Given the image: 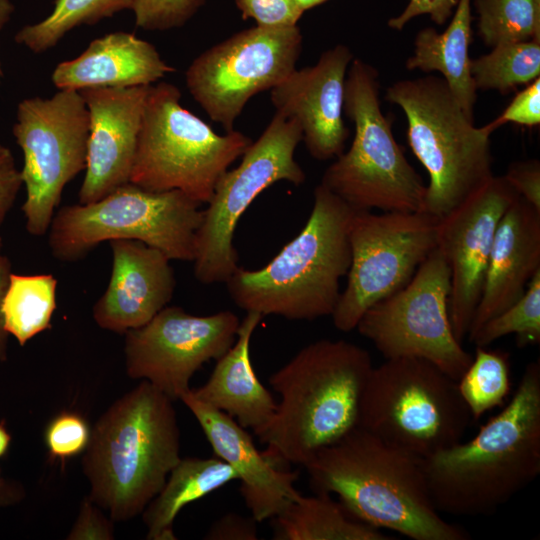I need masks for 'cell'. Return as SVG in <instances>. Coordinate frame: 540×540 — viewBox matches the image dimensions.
<instances>
[{"instance_id":"4fadbf2b","label":"cell","mask_w":540,"mask_h":540,"mask_svg":"<svg viewBox=\"0 0 540 540\" xmlns=\"http://www.w3.org/2000/svg\"><path fill=\"white\" fill-rule=\"evenodd\" d=\"M450 269L435 248L403 288L372 305L357 331L385 359H425L458 380L472 361L449 319Z\"/></svg>"},{"instance_id":"cb8c5ba5","label":"cell","mask_w":540,"mask_h":540,"mask_svg":"<svg viewBox=\"0 0 540 540\" xmlns=\"http://www.w3.org/2000/svg\"><path fill=\"white\" fill-rule=\"evenodd\" d=\"M247 312L234 344L216 360L208 380L192 394L205 404L232 417L243 428L260 433L271 421L277 402L260 382L251 363L250 342L262 319Z\"/></svg>"},{"instance_id":"8992f818","label":"cell","mask_w":540,"mask_h":540,"mask_svg":"<svg viewBox=\"0 0 540 540\" xmlns=\"http://www.w3.org/2000/svg\"><path fill=\"white\" fill-rule=\"evenodd\" d=\"M386 100L403 110L407 142L428 173L425 213L444 217L494 176V131L474 126L443 77L397 81Z\"/></svg>"},{"instance_id":"f35d334b","label":"cell","mask_w":540,"mask_h":540,"mask_svg":"<svg viewBox=\"0 0 540 540\" xmlns=\"http://www.w3.org/2000/svg\"><path fill=\"white\" fill-rule=\"evenodd\" d=\"M515 192L540 210V162L537 159L511 163L503 175Z\"/></svg>"},{"instance_id":"ffe728a7","label":"cell","mask_w":540,"mask_h":540,"mask_svg":"<svg viewBox=\"0 0 540 540\" xmlns=\"http://www.w3.org/2000/svg\"><path fill=\"white\" fill-rule=\"evenodd\" d=\"M179 400L197 420L215 455L236 472L245 505L258 523L272 519L300 498L294 485L298 472L260 452L232 417L198 400L191 388Z\"/></svg>"},{"instance_id":"1f68e13d","label":"cell","mask_w":540,"mask_h":540,"mask_svg":"<svg viewBox=\"0 0 540 540\" xmlns=\"http://www.w3.org/2000/svg\"><path fill=\"white\" fill-rule=\"evenodd\" d=\"M457 386L472 419H480L487 411L501 405L510 391L509 355L500 350L476 347Z\"/></svg>"},{"instance_id":"5b68a950","label":"cell","mask_w":540,"mask_h":540,"mask_svg":"<svg viewBox=\"0 0 540 540\" xmlns=\"http://www.w3.org/2000/svg\"><path fill=\"white\" fill-rule=\"evenodd\" d=\"M354 209L322 184L301 232L264 267H238L225 282L234 303L246 312L288 320L332 315L340 279L351 264L349 227Z\"/></svg>"},{"instance_id":"e0dca14e","label":"cell","mask_w":540,"mask_h":540,"mask_svg":"<svg viewBox=\"0 0 540 540\" xmlns=\"http://www.w3.org/2000/svg\"><path fill=\"white\" fill-rule=\"evenodd\" d=\"M519 197L504 176H493L438 219L436 248L450 269L449 319L461 344L481 298L498 224Z\"/></svg>"},{"instance_id":"52a82bcc","label":"cell","mask_w":540,"mask_h":540,"mask_svg":"<svg viewBox=\"0 0 540 540\" xmlns=\"http://www.w3.org/2000/svg\"><path fill=\"white\" fill-rule=\"evenodd\" d=\"M379 95L376 68L354 58L344 97L354 138L325 170L320 184L357 211L424 212L426 185L397 143Z\"/></svg>"},{"instance_id":"603a6c76","label":"cell","mask_w":540,"mask_h":540,"mask_svg":"<svg viewBox=\"0 0 540 540\" xmlns=\"http://www.w3.org/2000/svg\"><path fill=\"white\" fill-rule=\"evenodd\" d=\"M148 41L128 32L94 39L76 58L59 63L51 80L59 90L149 86L174 72Z\"/></svg>"},{"instance_id":"60d3db41","label":"cell","mask_w":540,"mask_h":540,"mask_svg":"<svg viewBox=\"0 0 540 540\" xmlns=\"http://www.w3.org/2000/svg\"><path fill=\"white\" fill-rule=\"evenodd\" d=\"M257 521L236 513H227L217 519L204 539L207 540H257Z\"/></svg>"},{"instance_id":"4316f807","label":"cell","mask_w":540,"mask_h":540,"mask_svg":"<svg viewBox=\"0 0 540 540\" xmlns=\"http://www.w3.org/2000/svg\"><path fill=\"white\" fill-rule=\"evenodd\" d=\"M275 540H390L352 517L330 494L303 496L272 518Z\"/></svg>"},{"instance_id":"7dc6e473","label":"cell","mask_w":540,"mask_h":540,"mask_svg":"<svg viewBox=\"0 0 540 540\" xmlns=\"http://www.w3.org/2000/svg\"><path fill=\"white\" fill-rule=\"evenodd\" d=\"M299 9L304 13L305 11L312 9L325 3L328 0H295Z\"/></svg>"},{"instance_id":"f546056e","label":"cell","mask_w":540,"mask_h":540,"mask_svg":"<svg viewBox=\"0 0 540 540\" xmlns=\"http://www.w3.org/2000/svg\"><path fill=\"white\" fill-rule=\"evenodd\" d=\"M469 72L476 90L507 94L540 75V40L497 45L488 54L470 59Z\"/></svg>"},{"instance_id":"d4e9b609","label":"cell","mask_w":540,"mask_h":540,"mask_svg":"<svg viewBox=\"0 0 540 540\" xmlns=\"http://www.w3.org/2000/svg\"><path fill=\"white\" fill-rule=\"evenodd\" d=\"M471 2L458 1L456 11L442 33L431 27L417 33L413 54L406 61V69L441 73L466 117L474 122L477 90L469 72L468 55L472 42Z\"/></svg>"},{"instance_id":"6da1fadb","label":"cell","mask_w":540,"mask_h":540,"mask_svg":"<svg viewBox=\"0 0 540 540\" xmlns=\"http://www.w3.org/2000/svg\"><path fill=\"white\" fill-rule=\"evenodd\" d=\"M315 493L336 494L355 519L413 540H468L435 507L421 458L357 426L305 466Z\"/></svg>"},{"instance_id":"ac0fdd59","label":"cell","mask_w":540,"mask_h":540,"mask_svg":"<svg viewBox=\"0 0 540 540\" xmlns=\"http://www.w3.org/2000/svg\"><path fill=\"white\" fill-rule=\"evenodd\" d=\"M353 59L349 47L338 44L324 51L315 65L295 69L270 91L276 112L299 124L314 159L325 161L344 152L349 137L343 119L345 82Z\"/></svg>"},{"instance_id":"b9f144b4","label":"cell","mask_w":540,"mask_h":540,"mask_svg":"<svg viewBox=\"0 0 540 540\" xmlns=\"http://www.w3.org/2000/svg\"><path fill=\"white\" fill-rule=\"evenodd\" d=\"M22 185L13 154L0 143V225L13 207Z\"/></svg>"},{"instance_id":"7bdbcfd3","label":"cell","mask_w":540,"mask_h":540,"mask_svg":"<svg viewBox=\"0 0 540 540\" xmlns=\"http://www.w3.org/2000/svg\"><path fill=\"white\" fill-rule=\"evenodd\" d=\"M11 272V262L6 256L0 254V361H5L7 359V343L9 334L4 328L1 306Z\"/></svg>"},{"instance_id":"7402d4cb","label":"cell","mask_w":540,"mask_h":540,"mask_svg":"<svg viewBox=\"0 0 540 540\" xmlns=\"http://www.w3.org/2000/svg\"><path fill=\"white\" fill-rule=\"evenodd\" d=\"M539 271L540 210L519 196L498 224L468 339L516 302Z\"/></svg>"},{"instance_id":"ba28073f","label":"cell","mask_w":540,"mask_h":540,"mask_svg":"<svg viewBox=\"0 0 540 540\" xmlns=\"http://www.w3.org/2000/svg\"><path fill=\"white\" fill-rule=\"evenodd\" d=\"M180 100L171 83L149 86L130 182L155 192L179 190L207 204L220 177L253 141L235 130L216 133Z\"/></svg>"},{"instance_id":"bcb514c9","label":"cell","mask_w":540,"mask_h":540,"mask_svg":"<svg viewBox=\"0 0 540 540\" xmlns=\"http://www.w3.org/2000/svg\"><path fill=\"white\" fill-rule=\"evenodd\" d=\"M12 487H8L3 482L0 486V506L9 504L12 502V500L18 496V494L13 493Z\"/></svg>"},{"instance_id":"7c38bea8","label":"cell","mask_w":540,"mask_h":540,"mask_svg":"<svg viewBox=\"0 0 540 540\" xmlns=\"http://www.w3.org/2000/svg\"><path fill=\"white\" fill-rule=\"evenodd\" d=\"M12 132L24 156L20 174L26 190L22 205L26 230L42 236L64 187L86 168L88 108L76 90L26 98L18 104Z\"/></svg>"},{"instance_id":"d6986e66","label":"cell","mask_w":540,"mask_h":540,"mask_svg":"<svg viewBox=\"0 0 540 540\" xmlns=\"http://www.w3.org/2000/svg\"><path fill=\"white\" fill-rule=\"evenodd\" d=\"M149 86L79 91L89 112L79 203L95 202L130 182Z\"/></svg>"},{"instance_id":"9c48e42d","label":"cell","mask_w":540,"mask_h":540,"mask_svg":"<svg viewBox=\"0 0 540 540\" xmlns=\"http://www.w3.org/2000/svg\"><path fill=\"white\" fill-rule=\"evenodd\" d=\"M201 205L179 190L155 192L129 182L95 202L60 208L48 245L57 260L73 262L104 241L137 240L170 260L193 262Z\"/></svg>"},{"instance_id":"ee69618b","label":"cell","mask_w":540,"mask_h":540,"mask_svg":"<svg viewBox=\"0 0 540 540\" xmlns=\"http://www.w3.org/2000/svg\"><path fill=\"white\" fill-rule=\"evenodd\" d=\"M14 12V5L10 0H0V31L5 24L10 20L11 15ZM2 69L0 64V79L2 77Z\"/></svg>"},{"instance_id":"2e32d148","label":"cell","mask_w":540,"mask_h":540,"mask_svg":"<svg viewBox=\"0 0 540 540\" xmlns=\"http://www.w3.org/2000/svg\"><path fill=\"white\" fill-rule=\"evenodd\" d=\"M239 325L229 310L195 316L166 306L145 325L125 333L126 372L179 400L203 364L219 359L234 344Z\"/></svg>"},{"instance_id":"681fc988","label":"cell","mask_w":540,"mask_h":540,"mask_svg":"<svg viewBox=\"0 0 540 540\" xmlns=\"http://www.w3.org/2000/svg\"><path fill=\"white\" fill-rule=\"evenodd\" d=\"M2 483H3V481H1V479H0V486L2 485Z\"/></svg>"},{"instance_id":"836d02e7","label":"cell","mask_w":540,"mask_h":540,"mask_svg":"<svg viewBox=\"0 0 540 540\" xmlns=\"http://www.w3.org/2000/svg\"><path fill=\"white\" fill-rule=\"evenodd\" d=\"M205 0H135L132 11L137 27L165 31L184 26Z\"/></svg>"},{"instance_id":"3957f363","label":"cell","mask_w":540,"mask_h":540,"mask_svg":"<svg viewBox=\"0 0 540 540\" xmlns=\"http://www.w3.org/2000/svg\"><path fill=\"white\" fill-rule=\"evenodd\" d=\"M372 368L370 353L346 340L321 339L299 350L268 379L280 401L256 435L264 454L281 466L305 467L356 428Z\"/></svg>"},{"instance_id":"83f0119b","label":"cell","mask_w":540,"mask_h":540,"mask_svg":"<svg viewBox=\"0 0 540 540\" xmlns=\"http://www.w3.org/2000/svg\"><path fill=\"white\" fill-rule=\"evenodd\" d=\"M57 280L52 274L23 275L11 272L2 300L4 328L24 346L51 328L56 309Z\"/></svg>"},{"instance_id":"44dd1931","label":"cell","mask_w":540,"mask_h":540,"mask_svg":"<svg viewBox=\"0 0 540 540\" xmlns=\"http://www.w3.org/2000/svg\"><path fill=\"white\" fill-rule=\"evenodd\" d=\"M112 271L92 308L105 330L125 334L148 323L173 297L176 279L170 259L160 250L128 239L109 241Z\"/></svg>"},{"instance_id":"c3c4849f","label":"cell","mask_w":540,"mask_h":540,"mask_svg":"<svg viewBox=\"0 0 540 540\" xmlns=\"http://www.w3.org/2000/svg\"><path fill=\"white\" fill-rule=\"evenodd\" d=\"M1 249H2V238L0 236V254H1Z\"/></svg>"},{"instance_id":"ab89813d","label":"cell","mask_w":540,"mask_h":540,"mask_svg":"<svg viewBox=\"0 0 540 540\" xmlns=\"http://www.w3.org/2000/svg\"><path fill=\"white\" fill-rule=\"evenodd\" d=\"M459 0H409L403 12L388 21L394 30H402L404 26L419 15L428 14L437 25H443L453 15Z\"/></svg>"},{"instance_id":"5bb4252c","label":"cell","mask_w":540,"mask_h":540,"mask_svg":"<svg viewBox=\"0 0 540 540\" xmlns=\"http://www.w3.org/2000/svg\"><path fill=\"white\" fill-rule=\"evenodd\" d=\"M438 219L425 212L354 211L347 285L331 317L349 332L378 301L403 288L437 244Z\"/></svg>"},{"instance_id":"f1b7e54d","label":"cell","mask_w":540,"mask_h":540,"mask_svg":"<svg viewBox=\"0 0 540 540\" xmlns=\"http://www.w3.org/2000/svg\"><path fill=\"white\" fill-rule=\"evenodd\" d=\"M135 0H56L54 9L38 23L26 25L15 35V41L33 53L54 47L68 32L81 25H93L125 9Z\"/></svg>"},{"instance_id":"4dcf8cb0","label":"cell","mask_w":540,"mask_h":540,"mask_svg":"<svg viewBox=\"0 0 540 540\" xmlns=\"http://www.w3.org/2000/svg\"><path fill=\"white\" fill-rule=\"evenodd\" d=\"M486 46L540 40V0H473Z\"/></svg>"},{"instance_id":"74e56055","label":"cell","mask_w":540,"mask_h":540,"mask_svg":"<svg viewBox=\"0 0 540 540\" xmlns=\"http://www.w3.org/2000/svg\"><path fill=\"white\" fill-rule=\"evenodd\" d=\"M69 540H112L113 521L105 517L99 506L87 496L84 498L79 515L67 536Z\"/></svg>"},{"instance_id":"9a60e30c","label":"cell","mask_w":540,"mask_h":540,"mask_svg":"<svg viewBox=\"0 0 540 540\" xmlns=\"http://www.w3.org/2000/svg\"><path fill=\"white\" fill-rule=\"evenodd\" d=\"M302 42L297 25H255L198 55L186 70V86L211 120L232 131L253 96L296 69Z\"/></svg>"},{"instance_id":"8fae6325","label":"cell","mask_w":540,"mask_h":540,"mask_svg":"<svg viewBox=\"0 0 540 540\" xmlns=\"http://www.w3.org/2000/svg\"><path fill=\"white\" fill-rule=\"evenodd\" d=\"M302 138L297 121L276 112L241 156L240 164L220 177L196 233L193 263L199 282H226L237 270L234 231L242 214L261 192L279 181L304 183L305 172L294 158Z\"/></svg>"},{"instance_id":"d6a6232c","label":"cell","mask_w":540,"mask_h":540,"mask_svg":"<svg viewBox=\"0 0 540 540\" xmlns=\"http://www.w3.org/2000/svg\"><path fill=\"white\" fill-rule=\"evenodd\" d=\"M509 334L516 335L518 347L540 342V271L516 302L486 321L468 340L476 347H487Z\"/></svg>"},{"instance_id":"277c9868","label":"cell","mask_w":540,"mask_h":540,"mask_svg":"<svg viewBox=\"0 0 540 540\" xmlns=\"http://www.w3.org/2000/svg\"><path fill=\"white\" fill-rule=\"evenodd\" d=\"M180 457L173 400L143 380L116 400L90 432L82 459L88 497L112 521L141 514Z\"/></svg>"},{"instance_id":"f6af8a7d","label":"cell","mask_w":540,"mask_h":540,"mask_svg":"<svg viewBox=\"0 0 540 540\" xmlns=\"http://www.w3.org/2000/svg\"><path fill=\"white\" fill-rule=\"evenodd\" d=\"M11 436L6 428L5 420L0 422V458L3 457L10 445Z\"/></svg>"},{"instance_id":"484cf974","label":"cell","mask_w":540,"mask_h":540,"mask_svg":"<svg viewBox=\"0 0 540 540\" xmlns=\"http://www.w3.org/2000/svg\"><path fill=\"white\" fill-rule=\"evenodd\" d=\"M238 480L234 469L216 457L181 458L170 471L160 492L150 501L143 513L149 540L176 539L173 523L188 504Z\"/></svg>"},{"instance_id":"7a4b0ae2","label":"cell","mask_w":540,"mask_h":540,"mask_svg":"<svg viewBox=\"0 0 540 540\" xmlns=\"http://www.w3.org/2000/svg\"><path fill=\"white\" fill-rule=\"evenodd\" d=\"M440 513L488 516L540 474V361L530 362L509 403L469 441L424 459Z\"/></svg>"},{"instance_id":"d590c367","label":"cell","mask_w":540,"mask_h":540,"mask_svg":"<svg viewBox=\"0 0 540 540\" xmlns=\"http://www.w3.org/2000/svg\"><path fill=\"white\" fill-rule=\"evenodd\" d=\"M244 20L259 26H294L303 15L295 0H235Z\"/></svg>"},{"instance_id":"30bf717a","label":"cell","mask_w":540,"mask_h":540,"mask_svg":"<svg viewBox=\"0 0 540 540\" xmlns=\"http://www.w3.org/2000/svg\"><path fill=\"white\" fill-rule=\"evenodd\" d=\"M471 419L456 380L425 359L399 357L373 366L358 426L425 459L460 442Z\"/></svg>"},{"instance_id":"e575fe53","label":"cell","mask_w":540,"mask_h":540,"mask_svg":"<svg viewBox=\"0 0 540 540\" xmlns=\"http://www.w3.org/2000/svg\"><path fill=\"white\" fill-rule=\"evenodd\" d=\"M90 429L78 413L65 411L54 417L45 430V444L52 459L62 462L85 451Z\"/></svg>"},{"instance_id":"8d00e7d4","label":"cell","mask_w":540,"mask_h":540,"mask_svg":"<svg viewBox=\"0 0 540 540\" xmlns=\"http://www.w3.org/2000/svg\"><path fill=\"white\" fill-rule=\"evenodd\" d=\"M508 122L526 127L540 124V78L518 92L505 110L488 126L495 131Z\"/></svg>"}]
</instances>
